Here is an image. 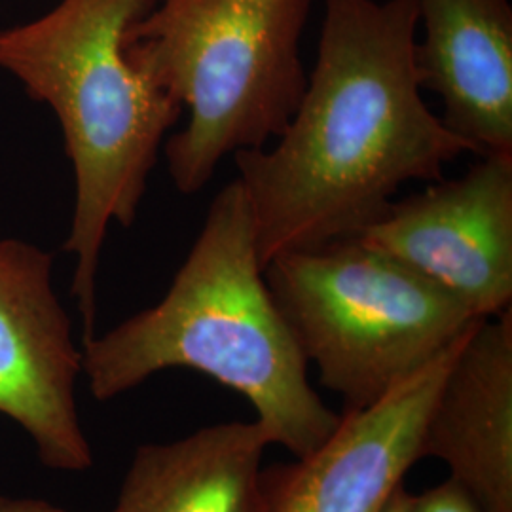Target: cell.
Segmentation results:
<instances>
[{"label":"cell","mask_w":512,"mask_h":512,"mask_svg":"<svg viewBox=\"0 0 512 512\" xmlns=\"http://www.w3.org/2000/svg\"><path fill=\"white\" fill-rule=\"evenodd\" d=\"M418 33V0H325L291 122L274 145L234 154L262 264L359 236L401 186L475 154L421 95Z\"/></svg>","instance_id":"1"},{"label":"cell","mask_w":512,"mask_h":512,"mask_svg":"<svg viewBox=\"0 0 512 512\" xmlns=\"http://www.w3.org/2000/svg\"><path fill=\"white\" fill-rule=\"evenodd\" d=\"M169 368L202 372L245 397L270 442L294 458L317 450L340 423L308 382V363L275 306L238 179L213 198L164 298L82 349L97 401Z\"/></svg>","instance_id":"2"},{"label":"cell","mask_w":512,"mask_h":512,"mask_svg":"<svg viewBox=\"0 0 512 512\" xmlns=\"http://www.w3.org/2000/svg\"><path fill=\"white\" fill-rule=\"evenodd\" d=\"M150 0H59L44 16L0 29V69L59 122L73 165L65 251L84 342L95 336L97 272L110 224L129 228L165 137L183 107L126 55L129 25Z\"/></svg>","instance_id":"3"},{"label":"cell","mask_w":512,"mask_h":512,"mask_svg":"<svg viewBox=\"0 0 512 512\" xmlns=\"http://www.w3.org/2000/svg\"><path fill=\"white\" fill-rule=\"evenodd\" d=\"M310 10L311 0H150L129 25V61L188 112L164 145L181 194L287 128L308 84L300 40Z\"/></svg>","instance_id":"4"},{"label":"cell","mask_w":512,"mask_h":512,"mask_svg":"<svg viewBox=\"0 0 512 512\" xmlns=\"http://www.w3.org/2000/svg\"><path fill=\"white\" fill-rule=\"evenodd\" d=\"M264 279L306 363L363 410L439 357L484 317L357 236L283 253Z\"/></svg>","instance_id":"5"},{"label":"cell","mask_w":512,"mask_h":512,"mask_svg":"<svg viewBox=\"0 0 512 512\" xmlns=\"http://www.w3.org/2000/svg\"><path fill=\"white\" fill-rule=\"evenodd\" d=\"M456 296L476 317L512 302V152L476 156L458 179L393 200L357 236Z\"/></svg>","instance_id":"6"},{"label":"cell","mask_w":512,"mask_h":512,"mask_svg":"<svg viewBox=\"0 0 512 512\" xmlns=\"http://www.w3.org/2000/svg\"><path fill=\"white\" fill-rule=\"evenodd\" d=\"M52 274V253L0 239V414L33 440L46 469L82 473L93 467L76 404L82 351Z\"/></svg>","instance_id":"7"},{"label":"cell","mask_w":512,"mask_h":512,"mask_svg":"<svg viewBox=\"0 0 512 512\" xmlns=\"http://www.w3.org/2000/svg\"><path fill=\"white\" fill-rule=\"evenodd\" d=\"M467 334L378 403L342 412L338 427L317 450L268 469L270 512L382 511L421 459L423 425Z\"/></svg>","instance_id":"8"},{"label":"cell","mask_w":512,"mask_h":512,"mask_svg":"<svg viewBox=\"0 0 512 512\" xmlns=\"http://www.w3.org/2000/svg\"><path fill=\"white\" fill-rule=\"evenodd\" d=\"M420 456L444 461L480 512H512V311L480 319L448 368Z\"/></svg>","instance_id":"9"},{"label":"cell","mask_w":512,"mask_h":512,"mask_svg":"<svg viewBox=\"0 0 512 512\" xmlns=\"http://www.w3.org/2000/svg\"><path fill=\"white\" fill-rule=\"evenodd\" d=\"M421 90L442 103L444 126L476 156L512 152L509 0H418Z\"/></svg>","instance_id":"10"},{"label":"cell","mask_w":512,"mask_h":512,"mask_svg":"<svg viewBox=\"0 0 512 512\" xmlns=\"http://www.w3.org/2000/svg\"><path fill=\"white\" fill-rule=\"evenodd\" d=\"M258 421H226L137 448L112 512H270Z\"/></svg>","instance_id":"11"},{"label":"cell","mask_w":512,"mask_h":512,"mask_svg":"<svg viewBox=\"0 0 512 512\" xmlns=\"http://www.w3.org/2000/svg\"><path fill=\"white\" fill-rule=\"evenodd\" d=\"M414 512H480V509L456 480L448 478L439 486L414 495Z\"/></svg>","instance_id":"12"},{"label":"cell","mask_w":512,"mask_h":512,"mask_svg":"<svg viewBox=\"0 0 512 512\" xmlns=\"http://www.w3.org/2000/svg\"><path fill=\"white\" fill-rule=\"evenodd\" d=\"M0 512H71L59 509L48 501L31 497H8L0 495ZM112 512V511H110Z\"/></svg>","instance_id":"13"},{"label":"cell","mask_w":512,"mask_h":512,"mask_svg":"<svg viewBox=\"0 0 512 512\" xmlns=\"http://www.w3.org/2000/svg\"><path fill=\"white\" fill-rule=\"evenodd\" d=\"M380 512H414V495L401 484L387 497Z\"/></svg>","instance_id":"14"}]
</instances>
